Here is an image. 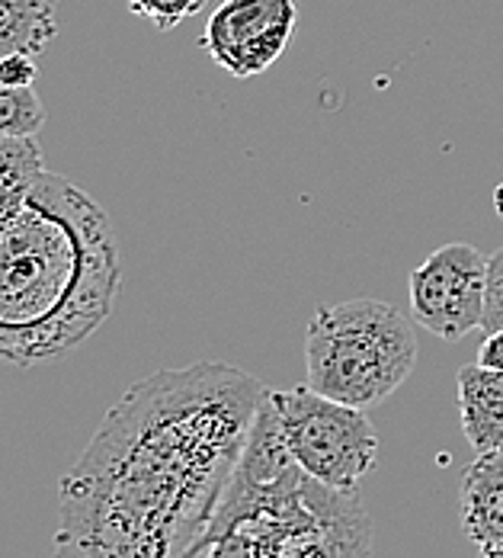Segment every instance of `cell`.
<instances>
[{"label":"cell","instance_id":"obj_6","mask_svg":"<svg viewBox=\"0 0 503 558\" xmlns=\"http://www.w3.org/2000/svg\"><path fill=\"white\" fill-rule=\"evenodd\" d=\"M488 257L465 241H449L410 274V315L440 340H462L481 328Z\"/></svg>","mask_w":503,"mask_h":558},{"label":"cell","instance_id":"obj_16","mask_svg":"<svg viewBox=\"0 0 503 558\" xmlns=\"http://www.w3.org/2000/svg\"><path fill=\"white\" fill-rule=\"evenodd\" d=\"M478 363H481V366H488V369H498V373H503V328L501 331L484 335L481 347H478Z\"/></svg>","mask_w":503,"mask_h":558},{"label":"cell","instance_id":"obj_4","mask_svg":"<svg viewBox=\"0 0 503 558\" xmlns=\"http://www.w3.org/2000/svg\"><path fill=\"white\" fill-rule=\"evenodd\" d=\"M414 363V325L382 299L318 305L305 328V386L363 411L389 401L410 379Z\"/></svg>","mask_w":503,"mask_h":558},{"label":"cell","instance_id":"obj_8","mask_svg":"<svg viewBox=\"0 0 503 558\" xmlns=\"http://www.w3.org/2000/svg\"><path fill=\"white\" fill-rule=\"evenodd\" d=\"M458 513L465 536L481 549H503V449L481 452L462 475Z\"/></svg>","mask_w":503,"mask_h":558},{"label":"cell","instance_id":"obj_15","mask_svg":"<svg viewBox=\"0 0 503 558\" xmlns=\"http://www.w3.org/2000/svg\"><path fill=\"white\" fill-rule=\"evenodd\" d=\"M39 81V64L36 56H3L0 58V87L7 90H23V87H33Z\"/></svg>","mask_w":503,"mask_h":558},{"label":"cell","instance_id":"obj_12","mask_svg":"<svg viewBox=\"0 0 503 558\" xmlns=\"http://www.w3.org/2000/svg\"><path fill=\"white\" fill-rule=\"evenodd\" d=\"M42 125H46V107L33 87H23V90L0 87V135L36 138Z\"/></svg>","mask_w":503,"mask_h":558},{"label":"cell","instance_id":"obj_2","mask_svg":"<svg viewBox=\"0 0 503 558\" xmlns=\"http://www.w3.org/2000/svg\"><path fill=\"white\" fill-rule=\"evenodd\" d=\"M119 282L110 216L42 170L0 206V360L33 369L77 350L110 318Z\"/></svg>","mask_w":503,"mask_h":558},{"label":"cell","instance_id":"obj_7","mask_svg":"<svg viewBox=\"0 0 503 558\" xmlns=\"http://www.w3.org/2000/svg\"><path fill=\"white\" fill-rule=\"evenodd\" d=\"M298 23L295 0H222L199 46L231 77H257L289 49Z\"/></svg>","mask_w":503,"mask_h":558},{"label":"cell","instance_id":"obj_14","mask_svg":"<svg viewBox=\"0 0 503 558\" xmlns=\"http://www.w3.org/2000/svg\"><path fill=\"white\" fill-rule=\"evenodd\" d=\"M503 328V247L488 257V295H484V318L481 331H501Z\"/></svg>","mask_w":503,"mask_h":558},{"label":"cell","instance_id":"obj_11","mask_svg":"<svg viewBox=\"0 0 503 558\" xmlns=\"http://www.w3.org/2000/svg\"><path fill=\"white\" fill-rule=\"evenodd\" d=\"M42 170H46V158L36 138L0 135V206L20 196Z\"/></svg>","mask_w":503,"mask_h":558},{"label":"cell","instance_id":"obj_13","mask_svg":"<svg viewBox=\"0 0 503 558\" xmlns=\"http://www.w3.org/2000/svg\"><path fill=\"white\" fill-rule=\"evenodd\" d=\"M209 0H128V10L142 20H148L155 29L170 33L176 29L183 20L196 16L199 10H206Z\"/></svg>","mask_w":503,"mask_h":558},{"label":"cell","instance_id":"obj_3","mask_svg":"<svg viewBox=\"0 0 503 558\" xmlns=\"http://www.w3.org/2000/svg\"><path fill=\"white\" fill-rule=\"evenodd\" d=\"M359 492H334L295 462L277 478L234 472L222 507L186 558H369Z\"/></svg>","mask_w":503,"mask_h":558},{"label":"cell","instance_id":"obj_1","mask_svg":"<svg viewBox=\"0 0 503 558\" xmlns=\"http://www.w3.org/2000/svg\"><path fill=\"white\" fill-rule=\"evenodd\" d=\"M267 386L231 363L158 369L58 482L56 558H186L209 530Z\"/></svg>","mask_w":503,"mask_h":558},{"label":"cell","instance_id":"obj_17","mask_svg":"<svg viewBox=\"0 0 503 558\" xmlns=\"http://www.w3.org/2000/svg\"><path fill=\"white\" fill-rule=\"evenodd\" d=\"M478 558H503V549H494V546H481V549H478Z\"/></svg>","mask_w":503,"mask_h":558},{"label":"cell","instance_id":"obj_10","mask_svg":"<svg viewBox=\"0 0 503 558\" xmlns=\"http://www.w3.org/2000/svg\"><path fill=\"white\" fill-rule=\"evenodd\" d=\"M56 36V0H0V58L39 56Z\"/></svg>","mask_w":503,"mask_h":558},{"label":"cell","instance_id":"obj_9","mask_svg":"<svg viewBox=\"0 0 503 558\" xmlns=\"http://www.w3.org/2000/svg\"><path fill=\"white\" fill-rule=\"evenodd\" d=\"M455 398L465 440L475 456L503 449V373L481 363L462 366L455 376Z\"/></svg>","mask_w":503,"mask_h":558},{"label":"cell","instance_id":"obj_5","mask_svg":"<svg viewBox=\"0 0 503 558\" xmlns=\"http://www.w3.org/2000/svg\"><path fill=\"white\" fill-rule=\"evenodd\" d=\"M285 444L305 475L334 488L359 492L379 462V434L363 408L334 401L311 386L273 391Z\"/></svg>","mask_w":503,"mask_h":558}]
</instances>
